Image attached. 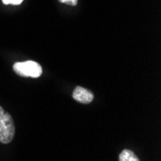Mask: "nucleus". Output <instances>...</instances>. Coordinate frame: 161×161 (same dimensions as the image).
<instances>
[{
  "mask_svg": "<svg viewBox=\"0 0 161 161\" xmlns=\"http://www.w3.org/2000/svg\"><path fill=\"white\" fill-rule=\"evenodd\" d=\"M2 1L6 5H19L23 0H2Z\"/></svg>",
  "mask_w": 161,
  "mask_h": 161,
  "instance_id": "nucleus-5",
  "label": "nucleus"
},
{
  "mask_svg": "<svg viewBox=\"0 0 161 161\" xmlns=\"http://www.w3.org/2000/svg\"><path fill=\"white\" fill-rule=\"evenodd\" d=\"M14 133L16 126L12 116L0 106V142L2 144H9L14 139Z\"/></svg>",
  "mask_w": 161,
  "mask_h": 161,
  "instance_id": "nucleus-1",
  "label": "nucleus"
},
{
  "mask_svg": "<svg viewBox=\"0 0 161 161\" xmlns=\"http://www.w3.org/2000/svg\"><path fill=\"white\" fill-rule=\"evenodd\" d=\"M137 155L130 150H124L119 155V161H139Z\"/></svg>",
  "mask_w": 161,
  "mask_h": 161,
  "instance_id": "nucleus-4",
  "label": "nucleus"
},
{
  "mask_svg": "<svg viewBox=\"0 0 161 161\" xmlns=\"http://www.w3.org/2000/svg\"><path fill=\"white\" fill-rule=\"evenodd\" d=\"M61 3H65L70 6H75L78 2V0H59Z\"/></svg>",
  "mask_w": 161,
  "mask_h": 161,
  "instance_id": "nucleus-6",
  "label": "nucleus"
},
{
  "mask_svg": "<svg viewBox=\"0 0 161 161\" xmlns=\"http://www.w3.org/2000/svg\"><path fill=\"white\" fill-rule=\"evenodd\" d=\"M72 97H74V99H75L76 101L80 102V103L88 104L93 101L94 94L90 90L86 89V88L77 86L75 89L74 93H72Z\"/></svg>",
  "mask_w": 161,
  "mask_h": 161,
  "instance_id": "nucleus-3",
  "label": "nucleus"
},
{
  "mask_svg": "<svg viewBox=\"0 0 161 161\" xmlns=\"http://www.w3.org/2000/svg\"><path fill=\"white\" fill-rule=\"evenodd\" d=\"M14 72L22 77H40L42 74V67L39 63L35 61H25L18 62L14 64L13 67Z\"/></svg>",
  "mask_w": 161,
  "mask_h": 161,
  "instance_id": "nucleus-2",
  "label": "nucleus"
}]
</instances>
